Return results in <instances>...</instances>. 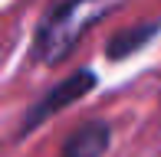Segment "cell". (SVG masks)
<instances>
[{"label": "cell", "mask_w": 161, "mask_h": 157, "mask_svg": "<svg viewBox=\"0 0 161 157\" xmlns=\"http://www.w3.org/2000/svg\"><path fill=\"white\" fill-rule=\"evenodd\" d=\"M119 0H66L59 3L46 20L40 23L36 33V56L43 62H59L96 20L112 13Z\"/></svg>", "instance_id": "1"}, {"label": "cell", "mask_w": 161, "mask_h": 157, "mask_svg": "<svg viewBox=\"0 0 161 157\" xmlns=\"http://www.w3.org/2000/svg\"><path fill=\"white\" fill-rule=\"evenodd\" d=\"M92 89H96V72H92V69H79V72H72L69 78H63L56 89H49L46 95L33 105V111H30L26 121H23V131H33L40 121H46L49 115L69 108V105L79 102V98H86Z\"/></svg>", "instance_id": "2"}, {"label": "cell", "mask_w": 161, "mask_h": 157, "mask_svg": "<svg viewBox=\"0 0 161 157\" xmlns=\"http://www.w3.org/2000/svg\"><path fill=\"white\" fill-rule=\"evenodd\" d=\"M108 151V124L105 121H86L69 134L63 144V157H102Z\"/></svg>", "instance_id": "3"}, {"label": "cell", "mask_w": 161, "mask_h": 157, "mask_svg": "<svg viewBox=\"0 0 161 157\" xmlns=\"http://www.w3.org/2000/svg\"><path fill=\"white\" fill-rule=\"evenodd\" d=\"M158 26H161L158 20H148V23H138V26H131V30L119 33V36H112V39H108V46H105L108 59H125V56L138 53V49H142L145 43L158 33Z\"/></svg>", "instance_id": "4"}]
</instances>
